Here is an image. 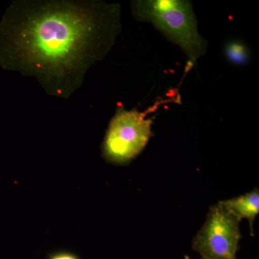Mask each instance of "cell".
<instances>
[{"label": "cell", "mask_w": 259, "mask_h": 259, "mask_svg": "<svg viewBox=\"0 0 259 259\" xmlns=\"http://www.w3.org/2000/svg\"><path fill=\"white\" fill-rule=\"evenodd\" d=\"M120 6L103 1H16L0 22V66L69 97L111 50Z\"/></svg>", "instance_id": "6da1fadb"}, {"label": "cell", "mask_w": 259, "mask_h": 259, "mask_svg": "<svg viewBox=\"0 0 259 259\" xmlns=\"http://www.w3.org/2000/svg\"><path fill=\"white\" fill-rule=\"evenodd\" d=\"M131 12L136 20L152 24L187 58L185 74L205 55L207 42L199 33L192 2L189 0H135Z\"/></svg>", "instance_id": "7a4b0ae2"}, {"label": "cell", "mask_w": 259, "mask_h": 259, "mask_svg": "<svg viewBox=\"0 0 259 259\" xmlns=\"http://www.w3.org/2000/svg\"><path fill=\"white\" fill-rule=\"evenodd\" d=\"M171 100H175L159 99L145 111L137 108L127 110L123 106H117L102 143L104 158L112 164L126 165L137 157L153 136V117L148 115Z\"/></svg>", "instance_id": "3957f363"}, {"label": "cell", "mask_w": 259, "mask_h": 259, "mask_svg": "<svg viewBox=\"0 0 259 259\" xmlns=\"http://www.w3.org/2000/svg\"><path fill=\"white\" fill-rule=\"evenodd\" d=\"M240 222L218 202L209 209L203 226L194 238L192 248L202 258L237 259L241 238Z\"/></svg>", "instance_id": "277c9868"}, {"label": "cell", "mask_w": 259, "mask_h": 259, "mask_svg": "<svg viewBox=\"0 0 259 259\" xmlns=\"http://www.w3.org/2000/svg\"><path fill=\"white\" fill-rule=\"evenodd\" d=\"M225 208L232 214L241 221L245 218L248 220L251 231V236H253V224L255 217L259 212V190L255 188L251 192L224 201H220Z\"/></svg>", "instance_id": "5b68a950"}, {"label": "cell", "mask_w": 259, "mask_h": 259, "mask_svg": "<svg viewBox=\"0 0 259 259\" xmlns=\"http://www.w3.org/2000/svg\"><path fill=\"white\" fill-rule=\"evenodd\" d=\"M227 59L233 64L244 65L249 59V54L245 44L240 41H231L225 48Z\"/></svg>", "instance_id": "8992f818"}, {"label": "cell", "mask_w": 259, "mask_h": 259, "mask_svg": "<svg viewBox=\"0 0 259 259\" xmlns=\"http://www.w3.org/2000/svg\"><path fill=\"white\" fill-rule=\"evenodd\" d=\"M49 259H80L77 255L74 254L71 252L68 251H59L53 253Z\"/></svg>", "instance_id": "52a82bcc"}, {"label": "cell", "mask_w": 259, "mask_h": 259, "mask_svg": "<svg viewBox=\"0 0 259 259\" xmlns=\"http://www.w3.org/2000/svg\"><path fill=\"white\" fill-rule=\"evenodd\" d=\"M184 259H190V257L187 256V255H186V256L185 257V258H184Z\"/></svg>", "instance_id": "ba28073f"}, {"label": "cell", "mask_w": 259, "mask_h": 259, "mask_svg": "<svg viewBox=\"0 0 259 259\" xmlns=\"http://www.w3.org/2000/svg\"><path fill=\"white\" fill-rule=\"evenodd\" d=\"M201 259H209V258H202V257H201Z\"/></svg>", "instance_id": "9c48e42d"}]
</instances>
